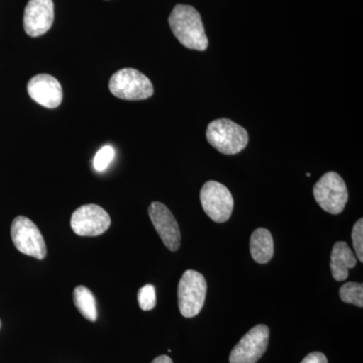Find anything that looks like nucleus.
I'll return each instance as SVG.
<instances>
[{
	"instance_id": "obj_1",
	"label": "nucleus",
	"mask_w": 363,
	"mask_h": 363,
	"mask_svg": "<svg viewBox=\"0 0 363 363\" xmlns=\"http://www.w3.org/2000/svg\"><path fill=\"white\" fill-rule=\"evenodd\" d=\"M172 32L184 47L196 51H205L208 38L205 33L201 16L197 9L186 4L174 7L169 18Z\"/></svg>"
},
{
	"instance_id": "obj_2",
	"label": "nucleus",
	"mask_w": 363,
	"mask_h": 363,
	"mask_svg": "<svg viewBox=\"0 0 363 363\" xmlns=\"http://www.w3.org/2000/svg\"><path fill=\"white\" fill-rule=\"evenodd\" d=\"M208 143L223 155H236L242 152L248 143L245 128L230 119L220 118L208 124Z\"/></svg>"
},
{
	"instance_id": "obj_3",
	"label": "nucleus",
	"mask_w": 363,
	"mask_h": 363,
	"mask_svg": "<svg viewBox=\"0 0 363 363\" xmlns=\"http://www.w3.org/2000/svg\"><path fill=\"white\" fill-rule=\"evenodd\" d=\"M109 90L119 99L145 100L154 94V86L147 76L135 69L125 68L116 72L109 81Z\"/></svg>"
},
{
	"instance_id": "obj_4",
	"label": "nucleus",
	"mask_w": 363,
	"mask_h": 363,
	"mask_svg": "<svg viewBox=\"0 0 363 363\" xmlns=\"http://www.w3.org/2000/svg\"><path fill=\"white\" fill-rule=\"evenodd\" d=\"M207 283L200 272L189 269L184 272L178 286V303L185 318L197 316L204 307Z\"/></svg>"
},
{
	"instance_id": "obj_5",
	"label": "nucleus",
	"mask_w": 363,
	"mask_h": 363,
	"mask_svg": "<svg viewBox=\"0 0 363 363\" xmlns=\"http://www.w3.org/2000/svg\"><path fill=\"white\" fill-rule=\"evenodd\" d=\"M315 200L324 211L340 214L348 201V190L345 182L336 172L325 174L313 189Z\"/></svg>"
},
{
	"instance_id": "obj_6",
	"label": "nucleus",
	"mask_w": 363,
	"mask_h": 363,
	"mask_svg": "<svg viewBox=\"0 0 363 363\" xmlns=\"http://www.w3.org/2000/svg\"><path fill=\"white\" fill-rule=\"evenodd\" d=\"M200 201L205 213L216 223L228 221L233 214L234 200L226 186L208 181L200 192Z\"/></svg>"
},
{
	"instance_id": "obj_7",
	"label": "nucleus",
	"mask_w": 363,
	"mask_h": 363,
	"mask_svg": "<svg viewBox=\"0 0 363 363\" xmlns=\"http://www.w3.org/2000/svg\"><path fill=\"white\" fill-rule=\"evenodd\" d=\"M11 233L14 247L18 252L37 259H45L47 245L44 238L30 218L26 216L16 217L11 224Z\"/></svg>"
},
{
	"instance_id": "obj_8",
	"label": "nucleus",
	"mask_w": 363,
	"mask_h": 363,
	"mask_svg": "<svg viewBox=\"0 0 363 363\" xmlns=\"http://www.w3.org/2000/svg\"><path fill=\"white\" fill-rule=\"evenodd\" d=\"M269 329L266 325H257L234 346L230 363H257L266 353L269 346Z\"/></svg>"
},
{
	"instance_id": "obj_9",
	"label": "nucleus",
	"mask_w": 363,
	"mask_h": 363,
	"mask_svg": "<svg viewBox=\"0 0 363 363\" xmlns=\"http://www.w3.org/2000/svg\"><path fill=\"white\" fill-rule=\"evenodd\" d=\"M111 219L104 208L95 204L83 205L73 212L71 227L80 236H98L108 230Z\"/></svg>"
},
{
	"instance_id": "obj_10",
	"label": "nucleus",
	"mask_w": 363,
	"mask_h": 363,
	"mask_svg": "<svg viewBox=\"0 0 363 363\" xmlns=\"http://www.w3.org/2000/svg\"><path fill=\"white\" fill-rule=\"evenodd\" d=\"M149 215L164 245L171 252H177L181 247L180 227L169 208L161 202H152L149 207Z\"/></svg>"
},
{
	"instance_id": "obj_11",
	"label": "nucleus",
	"mask_w": 363,
	"mask_h": 363,
	"mask_svg": "<svg viewBox=\"0 0 363 363\" xmlns=\"http://www.w3.org/2000/svg\"><path fill=\"white\" fill-rule=\"evenodd\" d=\"M54 23L52 0H30L23 14V28L26 35L32 38L45 35Z\"/></svg>"
},
{
	"instance_id": "obj_12",
	"label": "nucleus",
	"mask_w": 363,
	"mask_h": 363,
	"mask_svg": "<svg viewBox=\"0 0 363 363\" xmlns=\"http://www.w3.org/2000/svg\"><path fill=\"white\" fill-rule=\"evenodd\" d=\"M28 93L33 101L45 108H57L63 100L61 84L49 74H39L30 79L28 84Z\"/></svg>"
},
{
	"instance_id": "obj_13",
	"label": "nucleus",
	"mask_w": 363,
	"mask_h": 363,
	"mask_svg": "<svg viewBox=\"0 0 363 363\" xmlns=\"http://www.w3.org/2000/svg\"><path fill=\"white\" fill-rule=\"evenodd\" d=\"M357 259L354 252L344 241L334 245L331 252L330 269L335 281H343L348 278L350 269L357 266Z\"/></svg>"
},
{
	"instance_id": "obj_14",
	"label": "nucleus",
	"mask_w": 363,
	"mask_h": 363,
	"mask_svg": "<svg viewBox=\"0 0 363 363\" xmlns=\"http://www.w3.org/2000/svg\"><path fill=\"white\" fill-rule=\"evenodd\" d=\"M250 253L257 264H267L274 257V240L266 228H257L250 238Z\"/></svg>"
},
{
	"instance_id": "obj_15",
	"label": "nucleus",
	"mask_w": 363,
	"mask_h": 363,
	"mask_svg": "<svg viewBox=\"0 0 363 363\" xmlns=\"http://www.w3.org/2000/svg\"><path fill=\"white\" fill-rule=\"evenodd\" d=\"M74 304L83 317L95 322L97 320V303L93 293L84 286H78L73 293Z\"/></svg>"
},
{
	"instance_id": "obj_16",
	"label": "nucleus",
	"mask_w": 363,
	"mask_h": 363,
	"mask_svg": "<svg viewBox=\"0 0 363 363\" xmlns=\"http://www.w3.org/2000/svg\"><path fill=\"white\" fill-rule=\"evenodd\" d=\"M340 298L342 302L347 303V304H352L357 306V307H363V285L359 283H350L344 284L340 288Z\"/></svg>"
},
{
	"instance_id": "obj_17",
	"label": "nucleus",
	"mask_w": 363,
	"mask_h": 363,
	"mask_svg": "<svg viewBox=\"0 0 363 363\" xmlns=\"http://www.w3.org/2000/svg\"><path fill=\"white\" fill-rule=\"evenodd\" d=\"M138 304L143 311H150L157 305L156 289L152 285H145L138 294Z\"/></svg>"
},
{
	"instance_id": "obj_18",
	"label": "nucleus",
	"mask_w": 363,
	"mask_h": 363,
	"mask_svg": "<svg viewBox=\"0 0 363 363\" xmlns=\"http://www.w3.org/2000/svg\"><path fill=\"white\" fill-rule=\"evenodd\" d=\"M114 156H116V150L111 145H104L101 150H98L93 161V167L97 172H104L113 161Z\"/></svg>"
},
{
	"instance_id": "obj_19",
	"label": "nucleus",
	"mask_w": 363,
	"mask_h": 363,
	"mask_svg": "<svg viewBox=\"0 0 363 363\" xmlns=\"http://www.w3.org/2000/svg\"><path fill=\"white\" fill-rule=\"evenodd\" d=\"M353 247H354L355 255L359 262H363V219L360 218L359 220L353 226L352 233Z\"/></svg>"
},
{
	"instance_id": "obj_20",
	"label": "nucleus",
	"mask_w": 363,
	"mask_h": 363,
	"mask_svg": "<svg viewBox=\"0 0 363 363\" xmlns=\"http://www.w3.org/2000/svg\"><path fill=\"white\" fill-rule=\"evenodd\" d=\"M301 363H328V360L322 352H312L308 354Z\"/></svg>"
},
{
	"instance_id": "obj_21",
	"label": "nucleus",
	"mask_w": 363,
	"mask_h": 363,
	"mask_svg": "<svg viewBox=\"0 0 363 363\" xmlns=\"http://www.w3.org/2000/svg\"><path fill=\"white\" fill-rule=\"evenodd\" d=\"M152 363H174L173 360L171 359V357H169L168 355H161V357H157L152 360Z\"/></svg>"
},
{
	"instance_id": "obj_22",
	"label": "nucleus",
	"mask_w": 363,
	"mask_h": 363,
	"mask_svg": "<svg viewBox=\"0 0 363 363\" xmlns=\"http://www.w3.org/2000/svg\"><path fill=\"white\" fill-rule=\"evenodd\" d=\"M0 329H1V320H0Z\"/></svg>"
}]
</instances>
